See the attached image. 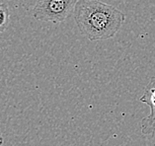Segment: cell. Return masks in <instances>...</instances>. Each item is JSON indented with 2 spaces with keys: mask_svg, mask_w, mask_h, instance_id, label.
Masks as SVG:
<instances>
[{
  "mask_svg": "<svg viewBox=\"0 0 155 146\" xmlns=\"http://www.w3.org/2000/svg\"><path fill=\"white\" fill-rule=\"evenodd\" d=\"M10 24L9 7L6 2L0 1V34L5 32Z\"/></svg>",
  "mask_w": 155,
  "mask_h": 146,
  "instance_id": "obj_4",
  "label": "cell"
},
{
  "mask_svg": "<svg viewBox=\"0 0 155 146\" xmlns=\"http://www.w3.org/2000/svg\"><path fill=\"white\" fill-rule=\"evenodd\" d=\"M140 101L148 105L150 110L155 109V75L151 78L150 82L147 84Z\"/></svg>",
  "mask_w": 155,
  "mask_h": 146,
  "instance_id": "obj_3",
  "label": "cell"
},
{
  "mask_svg": "<svg viewBox=\"0 0 155 146\" xmlns=\"http://www.w3.org/2000/svg\"><path fill=\"white\" fill-rule=\"evenodd\" d=\"M78 0H38L32 10L36 20L60 23L74 13Z\"/></svg>",
  "mask_w": 155,
  "mask_h": 146,
  "instance_id": "obj_2",
  "label": "cell"
},
{
  "mask_svg": "<svg viewBox=\"0 0 155 146\" xmlns=\"http://www.w3.org/2000/svg\"><path fill=\"white\" fill-rule=\"evenodd\" d=\"M73 15L79 31L90 41L115 37L126 20L122 11L99 0H78Z\"/></svg>",
  "mask_w": 155,
  "mask_h": 146,
  "instance_id": "obj_1",
  "label": "cell"
},
{
  "mask_svg": "<svg viewBox=\"0 0 155 146\" xmlns=\"http://www.w3.org/2000/svg\"><path fill=\"white\" fill-rule=\"evenodd\" d=\"M3 143V137H2V134H1V131H0V146L2 145Z\"/></svg>",
  "mask_w": 155,
  "mask_h": 146,
  "instance_id": "obj_5",
  "label": "cell"
}]
</instances>
